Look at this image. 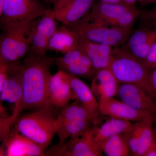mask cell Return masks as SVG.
Listing matches in <instances>:
<instances>
[{
  "instance_id": "1",
  "label": "cell",
  "mask_w": 156,
  "mask_h": 156,
  "mask_svg": "<svg viewBox=\"0 0 156 156\" xmlns=\"http://www.w3.org/2000/svg\"><path fill=\"white\" fill-rule=\"evenodd\" d=\"M54 62L55 58L39 54L30 46L22 62V99L17 113L12 117L14 121L24 110L34 111L52 105L49 100V87L52 76L50 70Z\"/></svg>"
},
{
  "instance_id": "2",
  "label": "cell",
  "mask_w": 156,
  "mask_h": 156,
  "mask_svg": "<svg viewBox=\"0 0 156 156\" xmlns=\"http://www.w3.org/2000/svg\"><path fill=\"white\" fill-rule=\"evenodd\" d=\"M108 68L119 83L141 86L156 98L151 83V70L125 48H113Z\"/></svg>"
},
{
  "instance_id": "3",
  "label": "cell",
  "mask_w": 156,
  "mask_h": 156,
  "mask_svg": "<svg viewBox=\"0 0 156 156\" xmlns=\"http://www.w3.org/2000/svg\"><path fill=\"white\" fill-rule=\"evenodd\" d=\"M52 105L18 117L14 128L18 132L36 143L45 150L56 134V118Z\"/></svg>"
},
{
  "instance_id": "4",
  "label": "cell",
  "mask_w": 156,
  "mask_h": 156,
  "mask_svg": "<svg viewBox=\"0 0 156 156\" xmlns=\"http://www.w3.org/2000/svg\"><path fill=\"white\" fill-rule=\"evenodd\" d=\"M34 21L1 27L3 33L0 38V58L11 63L20 61L26 56L30 46V34Z\"/></svg>"
},
{
  "instance_id": "5",
  "label": "cell",
  "mask_w": 156,
  "mask_h": 156,
  "mask_svg": "<svg viewBox=\"0 0 156 156\" xmlns=\"http://www.w3.org/2000/svg\"><path fill=\"white\" fill-rule=\"evenodd\" d=\"M66 26L82 37L112 48H118L126 44L132 32L131 29L107 25L85 18Z\"/></svg>"
},
{
  "instance_id": "6",
  "label": "cell",
  "mask_w": 156,
  "mask_h": 156,
  "mask_svg": "<svg viewBox=\"0 0 156 156\" xmlns=\"http://www.w3.org/2000/svg\"><path fill=\"white\" fill-rule=\"evenodd\" d=\"M41 0H5L0 11L1 27L13 23H29L47 12Z\"/></svg>"
},
{
  "instance_id": "7",
  "label": "cell",
  "mask_w": 156,
  "mask_h": 156,
  "mask_svg": "<svg viewBox=\"0 0 156 156\" xmlns=\"http://www.w3.org/2000/svg\"><path fill=\"white\" fill-rule=\"evenodd\" d=\"M117 95L133 108L150 113L156 122V98L144 87L135 84L119 83Z\"/></svg>"
},
{
  "instance_id": "8",
  "label": "cell",
  "mask_w": 156,
  "mask_h": 156,
  "mask_svg": "<svg viewBox=\"0 0 156 156\" xmlns=\"http://www.w3.org/2000/svg\"><path fill=\"white\" fill-rule=\"evenodd\" d=\"M9 63L8 76L0 89L1 101H6L14 105V116L18 110L22 99V64L20 61Z\"/></svg>"
},
{
  "instance_id": "9",
  "label": "cell",
  "mask_w": 156,
  "mask_h": 156,
  "mask_svg": "<svg viewBox=\"0 0 156 156\" xmlns=\"http://www.w3.org/2000/svg\"><path fill=\"white\" fill-rule=\"evenodd\" d=\"M55 59L59 69L77 76L92 79L96 73L92 62L78 48Z\"/></svg>"
},
{
  "instance_id": "10",
  "label": "cell",
  "mask_w": 156,
  "mask_h": 156,
  "mask_svg": "<svg viewBox=\"0 0 156 156\" xmlns=\"http://www.w3.org/2000/svg\"><path fill=\"white\" fill-rule=\"evenodd\" d=\"M7 156H45V150L14 128L2 139Z\"/></svg>"
},
{
  "instance_id": "11",
  "label": "cell",
  "mask_w": 156,
  "mask_h": 156,
  "mask_svg": "<svg viewBox=\"0 0 156 156\" xmlns=\"http://www.w3.org/2000/svg\"><path fill=\"white\" fill-rule=\"evenodd\" d=\"M98 101L100 114L110 118L134 122H141L151 117L154 118L150 113L137 110L122 101L116 100L114 98H103Z\"/></svg>"
},
{
  "instance_id": "12",
  "label": "cell",
  "mask_w": 156,
  "mask_h": 156,
  "mask_svg": "<svg viewBox=\"0 0 156 156\" xmlns=\"http://www.w3.org/2000/svg\"><path fill=\"white\" fill-rule=\"evenodd\" d=\"M49 96L51 105L60 109L66 106L72 99H75L68 73L58 69L52 75L49 84Z\"/></svg>"
},
{
  "instance_id": "13",
  "label": "cell",
  "mask_w": 156,
  "mask_h": 156,
  "mask_svg": "<svg viewBox=\"0 0 156 156\" xmlns=\"http://www.w3.org/2000/svg\"><path fill=\"white\" fill-rule=\"evenodd\" d=\"M93 127L81 135L70 138L65 143V156H101V148L93 135Z\"/></svg>"
},
{
  "instance_id": "14",
  "label": "cell",
  "mask_w": 156,
  "mask_h": 156,
  "mask_svg": "<svg viewBox=\"0 0 156 156\" xmlns=\"http://www.w3.org/2000/svg\"><path fill=\"white\" fill-rule=\"evenodd\" d=\"M78 48L89 57L96 72L108 68L112 57V47L91 41L79 35Z\"/></svg>"
},
{
  "instance_id": "15",
  "label": "cell",
  "mask_w": 156,
  "mask_h": 156,
  "mask_svg": "<svg viewBox=\"0 0 156 156\" xmlns=\"http://www.w3.org/2000/svg\"><path fill=\"white\" fill-rule=\"evenodd\" d=\"M156 41V28H139L132 32L124 48L144 62L149 50Z\"/></svg>"
},
{
  "instance_id": "16",
  "label": "cell",
  "mask_w": 156,
  "mask_h": 156,
  "mask_svg": "<svg viewBox=\"0 0 156 156\" xmlns=\"http://www.w3.org/2000/svg\"><path fill=\"white\" fill-rule=\"evenodd\" d=\"M134 6L125 3L113 4L101 1L99 2L94 3L89 14L84 18L108 25L112 21Z\"/></svg>"
},
{
  "instance_id": "17",
  "label": "cell",
  "mask_w": 156,
  "mask_h": 156,
  "mask_svg": "<svg viewBox=\"0 0 156 156\" xmlns=\"http://www.w3.org/2000/svg\"><path fill=\"white\" fill-rule=\"evenodd\" d=\"M94 0H72L60 9L54 11L56 20L63 25L76 23L89 14Z\"/></svg>"
},
{
  "instance_id": "18",
  "label": "cell",
  "mask_w": 156,
  "mask_h": 156,
  "mask_svg": "<svg viewBox=\"0 0 156 156\" xmlns=\"http://www.w3.org/2000/svg\"><path fill=\"white\" fill-rule=\"evenodd\" d=\"M119 83L107 68L98 71L92 79L91 89L98 100L114 98L118 94Z\"/></svg>"
},
{
  "instance_id": "19",
  "label": "cell",
  "mask_w": 156,
  "mask_h": 156,
  "mask_svg": "<svg viewBox=\"0 0 156 156\" xmlns=\"http://www.w3.org/2000/svg\"><path fill=\"white\" fill-rule=\"evenodd\" d=\"M68 74L75 99L80 102L93 114L99 117L100 114L99 102L91 88L77 76Z\"/></svg>"
},
{
  "instance_id": "20",
  "label": "cell",
  "mask_w": 156,
  "mask_h": 156,
  "mask_svg": "<svg viewBox=\"0 0 156 156\" xmlns=\"http://www.w3.org/2000/svg\"><path fill=\"white\" fill-rule=\"evenodd\" d=\"M78 40L76 33L62 24L50 39L49 50L65 54L78 48Z\"/></svg>"
},
{
  "instance_id": "21",
  "label": "cell",
  "mask_w": 156,
  "mask_h": 156,
  "mask_svg": "<svg viewBox=\"0 0 156 156\" xmlns=\"http://www.w3.org/2000/svg\"><path fill=\"white\" fill-rule=\"evenodd\" d=\"M99 122L92 119H81L56 125V134L59 143L63 145L68 139L79 136L86 132Z\"/></svg>"
},
{
  "instance_id": "22",
  "label": "cell",
  "mask_w": 156,
  "mask_h": 156,
  "mask_svg": "<svg viewBox=\"0 0 156 156\" xmlns=\"http://www.w3.org/2000/svg\"><path fill=\"white\" fill-rule=\"evenodd\" d=\"M111 118L100 127L96 125L93 127V137L101 148L107 140L116 134L125 133L132 124L127 120Z\"/></svg>"
},
{
  "instance_id": "23",
  "label": "cell",
  "mask_w": 156,
  "mask_h": 156,
  "mask_svg": "<svg viewBox=\"0 0 156 156\" xmlns=\"http://www.w3.org/2000/svg\"><path fill=\"white\" fill-rule=\"evenodd\" d=\"M81 119H92L99 122V117L89 111L88 109L78 101L69 104L62 109L61 111L56 118V125L74 120Z\"/></svg>"
},
{
  "instance_id": "24",
  "label": "cell",
  "mask_w": 156,
  "mask_h": 156,
  "mask_svg": "<svg viewBox=\"0 0 156 156\" xmlns=\"http://www.w3.org/2000/svg\"><path fill=\"white\" fill-rule=\"evenodd\" d=\"M103 153L108 156H132V151L125 133L110 137L101 146Z\"/></svg>"
},
{
  "instance_id": "25",
  "label": "cell",
  "mask_w": 156,
  "mask_h": 156,
  "mask_svg": "<svg viewBox=\"0 0 156 156\" xmlns=\"http://www.w3.org/2000/svg\"><path fill=\"white\" fill-rule=\"evenodd\" d=\"M56 20L53 9H48L37 22H34L32 28L40 36L50 41L58 28Z\"/></svg>"
},
{
  "instance_id": "26",
  "label": "cell",
  "mask_w": 156,
  "mask_h": 156,
  "mask_svg": "<svg viewBox=\"0 0 156 156\" xmlns=\"http://www.w3.org/2000/svg\"><path fill=\"white\" fill-rule=\"evenodd\" d=\"M154 118H148L143 122V125L138 146L134 156H144L155 138L153 126Z\"/></svg>"
},
{
  "instance_id": "27",
  "label": "cell",
  "mask_w": 156,
  "mask_h": 156,
  "mask_svg": "<svg viewBox=\"0 0 156 156\" xmlns=\"http://www.w3.org/2000/svg\"><path fill=\"white\" fill-rule=\"evenodd\" d=\"M141 11L136 7L127 11L118 18L112 21L109 26L119 28L131 29L135 23L139 18Z\"/></svg>"
},
{
  "instance_id": "28",
  "label": "cell",
  "mask_w": 156,
  "mask_h": 156,
  "mask_svg": "<svg viewBox=\"0 0 156 156\" xmlns=\"http://www.w3.org/2000/svg\"><path fill=\"white\" fill-rule=\"evenodd\" d=\"M144 121L132 123L130 128L125 132L132 151V156L134 155L137 149L142 131Z\"/></svg>"
},
{
  "instance_id": "29",
  "label": "cell",
  "mask_w": 156,
  "mask_h": 156,
  "mask_svg": "<svg viewBox=\"0 0 156 156\" xmlns=\"http://www.w3.org/2000/svg\"><path fill=\"white\" fill-rule=\"evenodd\" d=\"M140 28H156V6L140 12Z\"/></svg>"
},
{
  "instance_id": "30",
  "label": "cell",
  "mask_w": 156,
  "mask_h": 156,
  "mask_svg": "<svg viewBox=\"0 0 156 156\" xmlns=\"http://www.w3.org/2000/svg\"><path fill=\"white\" fill-rule=\"evenodd\" d=\"M144 62L148 68L151 70L156 67V41L149 50Z\"/></svg>"
},
{
  "instance_id": "31",
  "label": "cell",
  "mask_w": 156,
  "mask_h": 156,
  "mask_svg": "<svg viewBox=\"0 0 156 156\" xmlns=\"http://www.w3.org/2000/svg\"><path fill=\"white\" fill-rule=\"evenodd\" d=\"M9 63L0 58V89L6 80L8 73Z\"/></svg>"
},
{
  "instance_id": "32",
  "label": "cell",
  "mask_w": 156,
  "mask_h": 156,
  "mask_svg": "<svg viewBox=\"0 0 156 156\" xmlns=\"http://www.w3.org/2000/svg\"><path fill=\"white\" fill-rule=\"evenodd\" d=\"M71 1L72 0H54L53 4V9L54 11L60 9Z\"/></svg>"
},
{
  "instance_id": "33",
  "label": "cell",
  "mask_w": 156,
  "mask_h": 156,
  "mask_svg": "<svg viewBox=\"0 0 156 156\" xmlns=\"http://www.w3.org/2000/svg\"><path fill=\"white\" fill-rule=\"evenodd\" d=\"M144 156H156V137Z\"/></svg>"
},
{
  "instance_id": "34",
  "label": "cell",
  "mask_w": 156,
  "mask_h": 156,
  "mask_svg": "<svg viewBox=\"0 0 156 156\" xmlns=\"http://www.w3.org/2000/svg\"><path fill=\"white\" fill-rule=\"evenodd\" d=\"M151 83L154 92L156 94V67L152 70L151 73Z\"/></svg>"
},
{
  "instance_id": "35",
  "label": "cell",
  "mask_w": 156,
  "mask_h": 156,
  "mask_svg": "<svg viewBox=\"0 0 156 156\" xmlns=\"http://www.w3.org/2000/svg\"><path fill=\"white\" fill-rule=\"evenodd\" d=\"M138 2L141 5L144 6L156 4V0H138Z\"/></svg>"
},
{
  "instance_id": "36",
  "label": "cell",
  "mask_w": 156,
  "mask_h": 156,
  "mask_svg": "<svg viewBox=\"0 0 156 156\" xmlns=\"http://www.w3.org/2000/svg\"><path fill=\"white\" fill-rule=\"evenodd\" d=\"M138 0H122L123 3L130 5L134 6Z\"/></svg>"
},
{
  "instance_id": "37",
  "label": "cell",
  "mask_w": 156,
  "mask_h": 156,
  "mask_svg": "<svg viewBox=\"0 0 156 156\" xmlns=\"http://www.w3.org/2000/svg\"><path fill=\"white\" fill-rule=\"evenodd\" d=\"M101 2H104L113 3V4H118V3H124L122 0H101Z\"/></svg>"
},
{
  "instance_id": "38",
  "label": "cell",
  "mask_w": 156,
  "mask_h": 156,
  "mask_svg": "<svg viewBox=\"0 0 156 156\" xmlns=\"http://www.w3.org/2000/svg\"><path fill=\"white\" fill-rule=\"evenodd\" d=\"M46 4H53L54 0H43Z\"/></svg>"
},
{
  "instance_id": "39",
  "label": "cell",
  "mask_w": 156,
  "mask_h": 156,
  "mask_svg": "<svg viewBox=\"0 0 156 156\" xmlns=\"http://www.w3.org/2000/svg\"><path fill=\"white\" fill-rule=\"evenodd\" d=\"M5 0H0V11L2 10Z\"/></svg>"
},
{
  "instance_id": "40",
  "label": "cell",
  "mask_w": 156,
  "mask_h": 156,
  "mask_svg": "<svg viewBox=\"0 0 156 156\" xmlns=\"http://www.w3.org/2000/svg\"><path fill=\"white\" fill-rule=\"evenodd\" d=\"M154 131L155 136L156 138V129L155 130H154Z\"/></svg>"
}]
</instances>
